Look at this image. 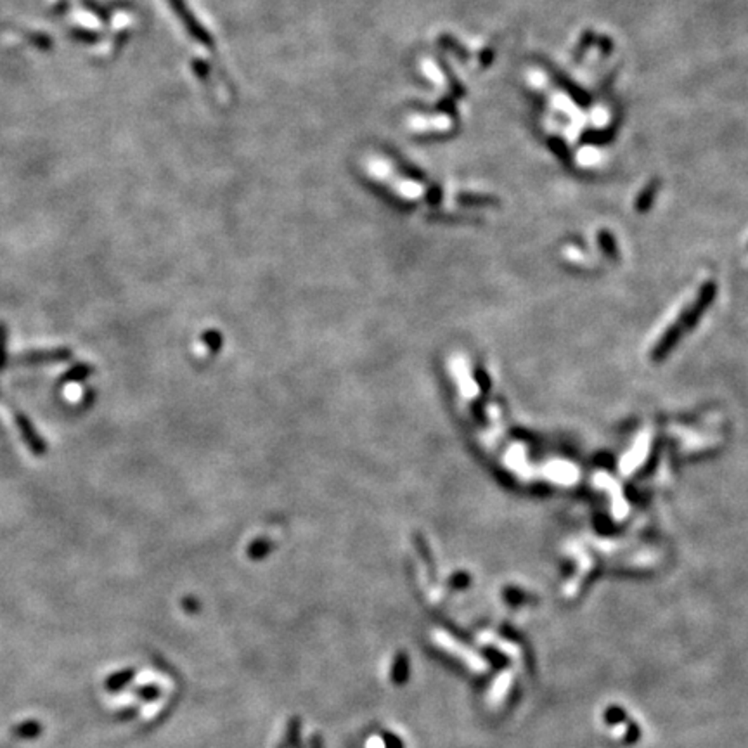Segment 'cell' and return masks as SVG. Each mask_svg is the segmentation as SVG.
Masks as SVG:
<instances>
[{
    "label": "cell",
    "instance_id": "8992f818",
    "mask_svg": "<svg viewBox=\"0 0 748 748\" xmlns=\"http://www.w3.org/2000/svg\"><path fill=\"white\" fill-rule=\"evenodd\" d=\"M300 729H302V722L298 717H291L288 722L286 734H284V742L280 743L279 748H296L300 745Z\"/></svg>",
    "mask_w": 748,
    "mask_h": 748
},
{
    "label": "cell",
    "instance_id": "9c48e42d",
    "mask_svg": "<svg viewBox=\"0 0 748 748\" xmlns=\"http://www.w3.org/2000/svg\"><path fill=\"white\" fill-rule=\"evenodd\" d=\"M459 203L466 206H487V205H497V199L490 196H475V194H461L459 196Z\"/></svg>",
    "mask_w": 748,
    "mask_h": 748
},
{
    "label": "cell",
    "instance_id": "44dd1931",
    "mask_svg": "<svg viewBox=\"0 0 748 748\" xmlns=\"http://www.w3.org/2000/svg\"><path fill=\"white\" fill-rule=\"evenodd\" d=\"M296 748H302V747H300V745H298V747H296Z\"/></svg>",
    "mask_w": 748,
    "mask_h": 748
},
{
    "label": "cell",
    "instance_id": "2e32d148",
    "mask_svg": "<svg viewBox=\"0 0 748 748\" xmlns=\"http://www.w3.org/2000/svg\"><path fill=\"white\" fill-rule=\"evenodd\" d=\"M383 739H385L386 748H404V743H402V739L397 738L393 733H385Z\"/></svg>",
    "mask_w": 748,
    "mask_h": 748
},
{
    "label": "cell",
    "instance_id": "5bb4252c",
    "mask_svg": "<svg viewBox=\"0 0 748 748\" xmlns=\"http://www.w3.org/2000/svg\"><path fill=\"white\" fill-rule=\"evenodd\" d=\"M442 46H445L447 49H450V51H453V52H456V54H458L459 58H461L463 61L468 59V54H466L465 49H463L461 46H458V44L454 42V40H450L449 36H445V39H442Z\"/></svg>",
    "mask_w": 748,
    "mask_h": 748
},
{
    "label": "cell",
    "instance_id": "3957f363",
    "mask_svg": "<svg viewBox=\"0 0 748 748\" xmlns=\"http://www.w3.org/2000/svg\"><path fill=\"white\" fill-rule=\"evenodd\" d=\"M409 679V657L405 652H398L393 658L392 682L395 686H404Z\"/></svg>",
    "mask_w": 748,
    "mask_h": 748
},
{
    "label": "cell",
    "instance_id": "8fae6325",
    "mask_svg": "<svg viewBox=\"0 0 748 748\" xmlns=\"http://www.w3.org/2000/svg\"><path fill=\"white\" fill-rule=\"evenodd\" d=\"M7 365V326L0 323V374Z\"/></svg>",
    "mask_w": 748,
    "mask_h": 748
},
{
    "label": "cell",
    "instance_id": "4fadbf2b",
    "mask_svg": "<svg viewBox=\"0 0 748 748\" xmlns=\"http://www.w3.org/2000/svg\"><path fill=\"white\" fill-rule=\"evenodd\" d=\"M137 694L144 700H156L160 697V689L156 686H142L141 689H137Z\"/></svg>",
    "mask_w": 748,
    "mask_h": 748
},
{
    "label": "cell",
    "instance_id": "7a4b0ae2",
    "mask_svg": "<svg viewBox=\"0 0 748 748\" xmlns=\"http://www.w3.org/2000/svg\"><path fill=\"white\" fill-rule=\"evenodd\" d=\"M11 414H12V420H14L16 423V426H18L19 435H21L24 445L31 450V454H35V456H42V454H46V450H47L46 440H44V438L36 433L34 423L30 421V418H28L26 414H24L23 410H19L18 408H11Z\"/></svg>",
    "mask_w": 748,
    "mask_h": 748
},
{
    "label": "cell",
    "instance_id": "7c38bea8",
    "mask_svg": "<svg viewBox=\"0 0 748 748\" xmlns=\"http://www.w3.org/2000/svg\"><path fill=\"white\" fill-rule=\"evenodd\" d=\"M595 40H596V35L592 34L591 30H587L585 34L582 35V39H580L579 42V47L575 49V61H579L582 56L587 52V49L591 46H595Z\"/></svg>",
    "mask_w": 748,
    "mask_h": 748
},
{
    "label": "cell",
    "instance_id": "9a60e30c",
    "mask_svg": "<svg viewBox=\"0 0 748 748\" xmlns=\"http://www.w3.org/2000/svg\"><path fill=\"white\" fill-rule=\"evenodd\" d=\"M550 146H551L552 151L558 154L560 158H567L568 156V148H567V144H565L563 141L555 139V137H552V139H550Z\"/></svg>",
    "mask_w": 748,
    "mask_h": 748
},
{
    "label": "cell",
    "instance_id": "30bf717a",
    "mask_svg": "<svg viewBox=\"0 0 748 748\" xmlns=\"http://www.w3.org/2000/svg\"><path fill=\"white\" fill-rule=\"evenodd\" d=\"M269 551H271L269 540L258 539L257 542H253L250 547H248V556L253 560H260V558H263V556H267V552Z\"/></svg>",
    "mask_w": 748,
    "mask_h": 748
},
{
    "label": "cell",
    "instance_id": "d6986e66",
    "mask_svg": "<svg viewBox=\"0 0 748 748\" xmlns=\"http://www.w3.org/2000/svg\"><path fill=\"white\" fill-rule=\"evenodd\" d=\"M312 748H324L323 747V738H320L319 734H315V737L312 738Z\"/></svg>",
    "mask_w": 748,
    "mask_h": 748
},
{
    "label": "cell",
    "instance_id": "ba28073f",
    "mask_svg": "<svg viewBox=\"0 0 748 748\" xmlns=\"http://www.w3.org/2000/svg\"><path fill=\"white\" fill-rule=\"evenodd\" d=\"M657 189H658V181L650 182L648 187H646V189L643 191V193H641V196L637 198V201H636V210H640V211H646V210H648V208H650V205H652V201H653L654 194H657Z\"/></svg>",
    "mask_w": 748,
    "mask_h": 748
},
{
    "label": "cell",
    "instance_id": "e0dca14e",
    "mask_svg": "<svg viewBox=\"0 0 748 748\" xmlns=\"http://www.w3.org/2000/svg\"><path fill=\"white\" fill-rule=\"evenodd\" d=\"M468 584H470V579H468V575H465V573H458V575H454L453 579H450V585H453L454 589H463L466 587Z\"/></svg>",
    "mask_w": 748,
    "mask_h": 748
},
{
    "label": "cell",
    "instance_id": "ffe728a7",
    "mask_svg": "<svg viewBox=\"0 0 748 748\" xmlns=\"http://www.w3.org/2000/svg\"><path fill=\"white\" fill-rule=\"evenodd\" d=\"M492 61V52L490 51H483L482 52V63L483 64H490Z\"/></svg>",
    "mask_w": 748,
    "mask_h": 748
},
{
    "label": "cell",
    "instance_id": "6da1fadb",
    "mask_svg": "<svg viewBox=\"0 0 748 748\" xmlns=\"http://www.w3.org/2000/svg\"><path fill=\"white\" fill-rule=\"evenodd\" d=\"M73 357L71 348L58 347L47 348V350H30L19 353L14 357L16 365H49V364H63L68 363Z\"/></svg>",
    "mask_w": 748,
    "mask_h": 748
},
{
    "label": "cell",
    "instance_id": "ac0fdd59",
    "mask_svg": "<svg viewBox=\"0 0 748 748\" xmlns=\"http://www.w3.org/2000/svg\"><path fill=\"white\" fill-rule=\"evenodd\" d=\"M595 44H597V46H600L601 51H603V54H610V52H612V49H613L612 40L607 39V36H596Z\"/></svg>",
    "mask_w": 748,
    "mask_h": 748
},
{
    "label": "cell",
    "instance_id": "277c9868",
    "mask_svg": "<svg viewBox=\"0 0 748 748\" xmlns=\"http://www.w3.org/2000/svg\"><path fill=\"white\" fill-rule=\"evenodd\" d=\"M92 373H94V368H92L91 364L79 363V364L71 365V368L63 374V378H61L59 383L61 385L80 383V381H85V380H87V378H91Z\"/></svg>",
    "mask_w": 748,
    "mask_h": 748
},
{
    "label": "cell",
    "instance_id": "5b68a950",
    "mask_svg": "<svg viewBox=\"0 0 748 748\" xmlns=\"http://www.w3.org/2000/svg\"><path fill=\"white\" fill-rule=\"evenodd\" d=\"M133 679V669H127V670H120V672L113 674V676H109L108 679H106V689L111 691V693H116V691L123 689L125 686L130 684V681Z\"/></svg>",
    "mask_w": 748,
    "mask_h": 748
},
{
    "label": "cell",
    "instance_id": "52a82bcc",
    "mask_svg": "<svg viewBox=\"0 0 748 748\" xmlns=\"http://www.w3.org/2000/svg\"><path fill=\"white\" fill-rule=\"evenodd\" d=\"M42 724H39L36 721H24L21 722V724H18L12 729V733H14L16 738H21V739H35L36 737H39L40 733H42Z\"/></svg>",
    "mask_w": 748,
    "mask_h": 748
}]
</instances>
